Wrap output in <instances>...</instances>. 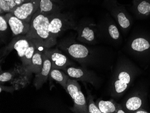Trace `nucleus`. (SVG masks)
Masks as SVG:
<instances>
[{
	"label": "nucleus",
	"mask_w": 150,
	"mask_h": 113,
	"mask_svg": "<svg viewBox=\"0 0 150 113\" xmlns=\"http://www.w3.org/2000/svg\"><path fill=\"white\" fill-rule=\"evenodd\" d=\"M60 47L71 59L78 62L82 67L102 66L112 70L116 54L112 49H94L79 43L71 38L61 44Z\"/></svg>",
	"instance_id": "obj_1"
},
{
	"label": "nucleus",
	"mask_w": 150,
	"mask_h": 113,
	"mask_svg": "<svg viewBox=\"0 0 150 113\" xmlns=\"http://www.w3.org/2000/svg\"><path fill=\"white\" fill-rule=\"evenodd\" d=\"M112 69L109 92L112 98L117 99L124 95L140 72L135 65L123 54L117 58Z\"/></svg>",
	"instance_id": "obj_2"
},
{
	"label": "nucleus",
	"mask_w": 150,
	"mask_h": 113,
	"mask_svg": "<svg viewBox=\"0 0 150 113\" xmlns=\"http://www.w3.org/2000/svg\"><path fill=\"white\" fill-rule=\"evenodd\" d=\"M49 24V16L36 12L30 22L29 31L25 36L29 39L38 40L45 48H52L56 44L57 40L50 32Z\"/></svg>",
	"instance_id": "obj_3"
},
{
	"label": "nucleus",
	"mask_w": 150,
	"mask_h": 113,
	"mask_svg": "<svg viewBox=\"0 0 150 113\" xmlns=\"http://www.w3.org/2000/svg\"><path fill=\"white\" fill-rule=\"evenodd\" d=\"M103 4L122 33L127 34L131 28L133 21L125 6L120 3L118 0H104Z\"/></svg>",
	"instance_id": "obj_4"
},
{
	"label": "nucleus",
	"mask_w": 150,
	"mask_h": 113,
	"mask_svg": "<svg viewBox=\"0 0 150 113\" xmlns=\"http://www.w3.org/2000/svg\"><path fill=\"white\" fill-rule=\"evenodd\" d=\"M99 38L104 40L109 44L118 48L123 43V38L118 26L109 13L106 15L99 25H98Z\"/></svg>",
	"instance_id": "obj_5"
},
{
	"label": "nucleus",
	"mask_w": 150,
	"mask_h": 113,
	"mask_svg": "<svg viewBox=\"0 0 150 113\" xmlns=\"http://www.w3.org/2000/svg\"><path fill=\"white\" fill-rule=\"evenodd\" d=\"M49 30L54 38L69 29L76 30L77 24L73 14L71 13L62 14L60 12L49 16Z\"/></svg>",
	"instance_id": "obj_6"
},
{
	"label": "nucleus",
	"mask_w": 150,
	"mask_h": 113,
	"mask_svg": "<svg viewBox=\"0 0 150 113\" xmlns=\"http://www.w3.org/2000/svg\"><path fill=\"white\" fill-rule=\"evenodd\" d=\"M67 92L73 99V106L71 110L75 113H88L87 102L82 92L81 86L76 80L70 78L66 85Z\"/></svg>",
	"instance_id": "obj_7"
},
{
	"label": "nucleus",
	"mask_w": 150,
	"mask_h": 113,
	"mask_svg": "<svg viewBox=\"0 0 150 113\" xmlns=\"http://www.w3.org/2000/svg\"><path fill=\"white\" fill-rule=\"evenodd\" d=\"M63 71L72 79L90 83L95 87H98L100 86V77L95 72L86 67L70 66L67 67Z\"/></svg>",
	"instance_id": "obj_8"
},
{
	"label": "nucleus",
	"mask_w": 150,
	"mask_h": 113,
	"mask_svg": "<svg viewBox=\"0 0 150 113\" xmlns=\"http://www.w3.org/2000/svg\"><path fill=\"white\" fill-rule=\"evenodd\" d=\"M77 40L79 42L88 45H94L98 42L97 25L93 23H84L77 25Z\"/></svg>",
	"instance_id": "obj_9"
},
{
	"label": "nucleus",
	"mask_w": 150,
	"mask_h": 113,
	"mask_svg": "<svg viewBox=\"0 0 150 113\" xmlns=\"http://www.w3.org/2000/svg\"><path fill=\"white\" fill-rule=\"evenodd\" d=\"M33 40V39L28 38L25 35H20L13 38L11 42L6 46L3 50L1 57V61H2V60L13 49L16 50L21 61H23L26 51Z\"/></svg>",
	"instance_id": "obj_10"
},
{
	"label": "nucleus",
	"mask_w": 150,
	"mask_h": 113,
	"mask_svg": "<svg viewBox=\"0 0 150 113\" xmlns=\"http://www.w3.org/2000/svg\"><path fill=\"white\" fill-rule=\"evenodd\" d=\"M40 0H32L18 5L11 13L27 22H31L32 18L38 11Z\"/></svg>",
	"instance_id": "obj_11"
},
{
	"label": "nucleus",
	"mask_w": 150,
	"mask_h": 113,
	"mask_svg": "<svg viewBox=\"0 0 150 113\" xmlns=\"http://www.w3.org/2000/svg\"><path fill=\"white\" fill-rule=\"evenodd\" d=\"M44 52L50 59L53 69L63 70L67 67L74 65L73 62L58 48H45Z\"/></svg>",
	"instance_id": "obj_12"
},
{
	"label": "nucleus",
	"mask_w": 150,
	"mask_h": 113,
	"mask_svg": "<svg viewBox=\"0 0 150 113\" xmlns=\"http://www.w3.org/2000/svg\"><path fill=\"white\" fill-rule=\"evenodd\" d=\"M4 15L14 37L25 35L30 29V23L18 18L11 13Z\"/></svg>",
	"instance_id": "obj_13"
},
{
	"label": "nucleus",
	"mask_w": 150,
	"mask_h": 113,
	"mask_svg": "<svg viewBox=\"0 0 150 113\" xmlns=\"http://www.w3.org/2000/svg\"><path fill=\"white\" fill-rule=\"evenodd\" d=\"M11 70L12 79L9 82L16 90L23 88L29 83L32 74H29L22 65L16 66Z\"/></svg>",
	"instance_id": "obj_14"
},
{
	"label": "nucleus",
	"mask_w": 150,
	"mask_h": 113,
	"mask_svg": "<svg viewBox=\"0 0 150 113\" xmlns=\"http://www.w3.org/2000/svg\"><path fill=\"white\" fill-rule=\"evenodd\" d=\"M144 94L134 93L125 98L120 104L125 113H134L141 108H142L145 102Z\"/></svg>",
	"instance_id": "obj_15"
},
{
	"label": "nucleus",
	"mask_w": 150,
	"mask_h": 113,
	"mask_svg": "<svg viewBox=\"0 0 150 113\" xmlns=\"http://www.w3.org/2000/svg\"><path fill=\"white\" fill-rule=\"evenodd\" d=\"M44 55L42 67L39 72L36 74L35 78L33 81L34 85L38 90L40 89L44 84L47 81V79L50 75V71L52 69V65L50 59L45 53L44 50Z\"/></svg>",
	"instance_id": "obj_16"
},
{
	"label": "nucleus",
	"mask_w": 150,
	"mask_h": 113,
	"mask_svg": "<svg viewBox=\"0 0 150 113\" xmlns=\"http://www.w3.org/2000/svg\"><path fill=\"white\" fill-rule=\"evenodd\" d=\"M127 46L131 52L143 53L150 50V40L144 36L134 37L127 43Z\"/></svg>",
	"instance_id": "obj_17"
},
{
	"label": "nucleus",
	"mask_w": 150,
	"mask_h": 113,
	"mask_svg": "<svg viewBox=\"0 0 150 113\" xmlns=\"http://www.w3.org/2000/svg\"><path fill=\"white\" fill-rule=\"evenodd\" d=\"M63 3L60 0H40L37 12L46 16L60 12Z\"/></svg>",
	"instance_id": "obj_18"
},
{
	"label": "nucleus",
	"mask_w": 150,
	"mask_h": 113,
	"mask_svg": "<svg viewBox=\"0 0 150 113\" xmlns=\"http://www.w3.org/2000/svg\"><path fill=\"white\" fill-rule=\"evenodd\" d=\"M131 9L138 18H146L150 16V0H133Z\"/></svg>",
	"instance_id": "obj_19"
},
{
	"label": "nucleus",
	"mask_w": 150,
	"mask_h": 113,
	"mask_svg": "<svg viewBox=\"0 0 150 113\" xmlns=\"http://www.w3.org/2000/svg\"><path fill=\"white\" fill-rule=\"evenodd\" d=\"M43 46L39 48L35 51L31 63L30 65L25 67L26 71L29 74H32L33 73L37 74L40 71L43 66L44 62V50L40 49Z\"/></svg>",
	"instance_id": "obj_20"
},
{
	"label": "nucleus",
	"mask_w": 150,
	"mask_h": 113,
	"mask_svg": "<svg viewBox=\"0 0 150 113\" xmlns=\"http://www.w3.org/2000/svg\"><path fill=\"white\" fill-rule=\"evenodd\" d=\"M50 76L52 79L57 82L66 90V85L67 81L70 77L65 72L61 70L51 69Z\"/></svg>",
	"instance_id": "obj_21"
},
{
	"label": "nucleus",
	"mask_w": 150,
	"mask_h": 113,
	"mask_svg": "<svg viewBox=\"0 0 150 113\" xmlns=\"http://www.w3.org/2000/svg\"><path fill=\"white\" fill-rule=\"evenodd\" d=\"M118 104L113 99L108 101L99 99L96 103L102 113H115Z\"/></svg>",
	"instance_id": "obj_22"
},
{
	"label": "nucleus",
	"mask_w": 150,
	"mask_h": 113,
	"mask_svg": "<svg viewBox=\"0 0 150 113\" xmlns=\"http://www.w3.org/2000/svg\"><path fill=\"white\" fill-rule=\"evenodd\" d=\"M86 89L87 93V102L88 109V113H102L99 109L96 103L94 102L93 100V96L91 93L90 90L87 88L86 86H85Z\"/></svg>",
	"instance_id": "obj_23"
},
{
	"label": "nucleus",
	"mask_w": 150,
	"mask_h": 113,
	"mask_svg": "<svg viewBox=\"0 0 150 113\" xmlns=\"http://www.w3.org/2000/svg\"><path fill=\"white\" fill-rule=\"evenodd\" d=\"M9 26L7 21L4 16V14L1 15L0 16V30L1 34L3 32L6 31Z\"/></svg>",
	"instance_id": "obj_24"
},
{
	"label": "nucleus",
	"mask_w": 150,
	"mask_h": 113,
	"mask_svg": "<svg viewBox=\"0 0 150 113\" xmlns=\"http://www.w3.org/2000/svg\"><path fill=\"white\" fill-rule=\"evenodd\" d=\"M15 91H16V89L15 87H13V86L8 87V86H4L1 84L0 85V92H1L2 91H5L7 92L12 93Z\"/></svg>",
	"instance_id": "obj_25"
},
{
	"label": "nucleus",
	"mask_w": 150,
	"mask_h": 113,
	"mask_svg": "<svg viewBox=\"0 0 150 113\" xmlns=\"http://www.w3.org/2000/svg\"><path fill=\"white\" fill-rule=\"evenodd\" d=\"M10 6L12 11L15 9L16 6H17L18 5L16 2V0H4Z\"/></svg>",
	"instance_id": "obj_26"
},
{
	"label": "nucleus",
	"mask_w": 150,
	"mask_h": 113,
	"mask_svg": "<svg viewBox=\"0 0 150 113\" xmlns=\"http://www.w3.org/2000/svg\"><path fill=\"white\" fill-rule=\"evenodd\" d=\"M115 113H126L124 109L122 107V105L120 104V103L118 104Z\"/></svg>",
	"instance_id": "obj_27"
},
{
	"label": "nucleus",
	"mask_w": 150,
	"mask_h": 113,
	"mask_svg": "<svg viewBox=\"0 0 150 113\" xmlns=\"http://www.w3.org/2000/svg\"><path fill=\"white\" fill-rule=\"evenodd\" d=\"M134 113H149L148 111H146L145 109L142 108H141L139 109L138 110L135 111L134 112Z\"/></svg>",
	"instance_id": "obj_28"
},
{
	"label": "nucleus",
	"mask_w": 150,
	"mask_h": 113,
	"mask_svg": "<svg viewBox=\"0 0 150 113\" xmlns=\"http://www.w3.org/2000/svg\"><path fill=\"white\" fill-rule=\"evenodd\" d=\"M26 1L27 0H16V2L18 6L20 5V4H22L23 3L26 2Z\"/></svg>",
	"instance_id": "obj_29"
},
{
	"label": "nucleus",
	"mask_w": 150,
	"mask_h": 113,
	"mask_svg": "<svg viewBox=\"0 0 150 113\" xmlns=\"http://www.w3.org/2000/svg\"><path fill=\"white\" fill-rule=\"evenodd\" d=\"M32 1V0H27V1H26V2H27V1Z\"/></svg>",
	"instance_id": "obj_30"
}]
</instances>
